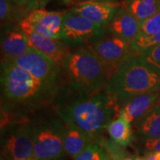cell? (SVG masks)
I'll use <instances>...</instances> for the list:
<instances>
[{"label": "cell", "instance_id": "obj_1", "mask_svg": "<svg viewBox=\"0 0 160 160\" xmlns=\"http://www.w3.org/2000/svg\"><path fill=\"white\" fill-rule=\"evenodd\" d=\"M1 85L5 105L35 110L44 107L55 99L58 83L39 79L26 70L8 59L1 61Z\"/></svg>", "mask_w": 160, "mask_h": 160}, {"label": "cell", "instance_id": "obj_2", "mask_svg": "<svg viewBox=\"0 0 160 160\" xmlns=\"http://www.w3.org/2000/svg\"><path fill=\"white\" fill-rule=\"evenodd\" d=\"M117 111L115 103L107 93H85L62 104L57 113L64 122L74 125L93 140L99 136Z\"/></svg>", "mask_w": 160, "mask_h": 160}, {"label": "cell", "instance_id": "obj_3", "mask_svg": "<svg viewBox=\"0 0 160 160\" xmlns=\"http://www.w3.org/2000/svg\"><path fill=\"white\" fill-rule=\"evenodd\" d=\"M160 88V75L140 61L139 53L121 66L110 78L105 92L117 111L137 96Z\"/></svg>", "mask_w": 160, "mask_h": 160}, {"label": "cell", "instance_id": "obj_4", "mask_svg": "<svg viewBox=\"0 0 160 160\" xmlns=\"http://www.w3.org/2000/svg\"><path fill=\"white\" fill-rule=\"evenodd\" d=\"M64 70L73 86L84 93L102 92L110 79L105 66L89 46L71 52Z\"/></svg>", "mask_w": 160, "mask_h": 160}, {"label": "cell", "instance_id": "obj_5", "mask_svg": "<svg viewBox=\"0 0 160 160\" xmlns=\"http://www.w3.org/2000/svg\"><path fill=\"white\" fill-rule=\"evenodd\" d=\"M31 125L34 160H59L65 153L64 122L50 119Z\"/></svg>", "mask_w": 160, "mask_h": 160}, {"label": "cell", "instance_id": "obj_6", "mask_svg": "<svg viewBox=\"0 0 160 160\" xmlns=\"http://www.w3.org/2000/svg\"><path fill=\"white\" fill-rule=\"evenodd\" d=\"M89 47L105 66L110 78L122 65L138 53L132 49L131 44L113 35L100 37L91 42Z\"/></svg>", "mask_w": 160, "mask_h": 160}, {"label": "cell", "instance_id": "obj_7", "mask_svg": "<svg viewBox=\"0 0 160 160\" xmlns=\"http://www.w3.org/2000/svg\"><path fill=\"white\" fill-rule=\"evenodd\" d=\"M2 132L1 160H34L30 124L13 126Z\"/></svg>", "mask_w": 160, "mask_h": 160}, {"label": "cell", "instance_id": "obj_8", "mask_svg": "<svg viewBox=\"0 0 160 160\" xmlns=\"http://www.w3.org/2000/svg\"><path fill=\"white\" fill-rule=\"evenodd\" d=\"M105 28L73 11L65 12L61 30V40L68 46L93 42L102 37Z\"/></svg>", "mask_w": 160, "mask_h": 160}, {"label": "cell", "instance_id": "obj_9", "mask_svg": "<svg viewBox=\"0 0 160 160\" xmlns=\"http://www.w3.org/2000/svg\"><path fill=\"white\" fill-rule=\"evenodd\" d=\"M65 13L48 11L45 9L36 10L30 12L18 26L25 33L35 32L46 37L61 40V30Z\"/></svg>", "mask_w": 160, "mask_h": 160}, {"label": "cell", "instance_id": "obj_10", "mask_svg": "<svg viewBox=\"0 0 160 160\" xmlns=\"http://www.w3.org/2000/svg\"><path fill=\"white\" fill-rule=\"evenodd\" d=\"M10 61L38 79L51 83H58L59 74L62 71L48 57L33 48H31L25 55Z\"/></svg>", "mask_w": 160, "mask_h": 160}, {"label": "cell", "instance_id": "obj_11", "mask_svg": "<svg viewBox=\"0 0 160 160\" xmlns=\"http://www.w3.org/2000/svg\"><path fill=\"white\" fill-rule=\"evenodd\" d=\"M124 5L119 0H84L70 11L105 28Z\"/></svg>", "mask_w": 160, "mask_h": 160}, {"label": "cell", "instance_id": "obj_12", "mask_svg": "<svg viewBox=\"0 0 160 160\" xmlns=\"http://www.w3.org/2000/svg\"><path fill=\"white\" fill-rule=\"evenodd\" d=\"M25 34L31 48L42 52L54 62L58 67L64 69L68 56L71 53L68 45L62 40L46 37L35 32H28Z\"/></svg>", "mask_w": 160, "mask_h": 160}, {"label": "cell", "instance_id": "obj_13", "mask_svg": "<svg viewBox=\"0 0 160 160\" xmlns=\"http://www.w3.org/2000/svg\"><path fill=\"white\" fill-rule=\"evenodd\" d=\"M140 28L141 25L137 19L124 5L105 26V30L111 35L119 37L131 45L139 36Z\"/></svg>", "mask_w": 160, "mask_h": 160}, {"label": "cell", "instance_id": "obj_14", "mask_svg": "<svg viewBox=\"0 0 160 160\" xmlns=\"http://www.w3.org/2000/svg\"><path fill=\"white\" fill-rule=\"evenodd\" d=\"M160 105V88L137 96L120 108L119 112L134 122ZM118 112V113H119Z\"/></svg>", "mask_w": 160, "mask_h": 160}, {"label": "cell", "instance_id": "obj_15", "mask_svg": "<svg viewBox=\"0 0 160 160\" xmlns=\"http://www.w3.org/2000/svg\"><path fill=\"white\" fill-rule=\"evenodd\" d=\"M27 35L19 28L7 31L1 38L2 59L13 60L25 55L31 49Z\"/></svg>", "mask_w": 160, "mask_h": 160}, {"label": "cell", "instance_id": "obj_16", "mask_svg": "<svg viewBox=\"0 0 160 160\" xmlns=\"http://www.w3.org/2000/svg\"><path fill=\"white\" fill-rule=\"evenodd\" d=\"M93 141L87 133L77 127L64 122V147L65 153L71 157L75 158Z\"/></svg>", "mask_w": 160, "mask_h": 160}, {"label": "cell", "instance_id": "obj_17", "mask_svg": "<svg viewBox=\"0 0 160 160\" xmlns=\"http://www.w3.org/2000/svg\"><path fill=\"white\" fill-rule=\"evenodd\" d=\"M106 131L112 141L123 148L131 145L133 140L131 122L126 119L121 112L118 113L115 119L110 122L106 127Z\"/></svg>", "mask_w": 160, "mask_h": 160}, {"label": "cell", "instance_id": "obj_18", "mask_svg": "<svg viewBox=\"0 0 160 160\" xmlns=\"http://www.w3.org/2000/svg\"><path fill=\"white\" fill-rule=\"evenodd\" d=\"M139 134L145 139L160 138V107L153 108L144 117L134 122Z\"/></svg>", "mask_w": 160, "mask_h": 160}, {"label": "cell", "instance_id": "obj_19", "mask_svg": "<svg viewBox=\"0 0 160 160\" xmlns=\"http://www.w3.org/2000/svg\"><path fill=\"white\" fill-rule=\"evenodd\" d=\"M125 5L142 25L159 11L160 0H130Z\"/></svg>", "mask_w": 160, "mask_h": 160}, {"label": "cell", "instance_id": "obj_20", "mask_svg": "<svg viewBox=\"0 0 160 160\" xmlns=\"http://www.w3.org/2000/svg\"><path fill=\"white\" fill-rule=\"evenodd\" d=\"M30 11L13 0H0V20L2 28L18 24L29 14Z\"/></svg>", "mask_w": 160, "mask_h": 160}, {"label": "cell", "instance_id": "obj_21", "mask_svg": "<svg viewBox=\"0 0 160 160\" xmlns=\"http://www.w3.org/2000/svg\"><path fill=\"white\" fill-rule=\"evenodd\" d=\"M96 140L99 142L108 152L110 160H139V157L129 153L123 147L117 145L111 139L108 140L99 137Z\"/></svg>", "mask_w": 160, "mask_h": 160}, {"label": "cell", "instance_id": "obj_22", "mask_svg": "<svg viewBox=\"0 0 160 160\" xmlns=\"http://www.w3.org/2000/svg\"><path fill=\"white\" fill-rule=\"evenodd\" d=\"M73 160H110V157L102 145L97 140H93Z\"/></svg>", "mask_w": 160, "mask_h": 160}, {"label": "cell", "instance_id": "obj_23", "mask_svg": "<svg viewBox=\"0 0 160 160\" xmlns=\"http://www.w3.org/2000/svg\"><path fill=\"white\" fill-rule=\"evenodd\" d=\"M140 61L160 75V44L139 53Z\"/></svg>", "mask_w": 160, "mask_h": 160}, {"label": "cell", "instance_id": "obj_24", "mask_svg": "<svg viewBox=\"0 0 160 160\" xmlns=\"http://www.w3.org/2000/svg\"><path fill=\"white\" fill-rule=\"evenodd\" d=\"M160 44V32L151 36H138L131 44L133 51L139 53L145 50Z\"/></svg>", "mask_w": 160, "mask_h": 160}, {"label": "cell", "instance_id": "obj_25", "mask_svg": "<svg viewBox=\"0 0 160 160\" xmlns=\"http://www.w3.org/2000/svg\"><path fill=\"white\" fill-rule=\"evenodd\" d=\"M159 32H160V10L141 25L139 36H151Z\"/></svg>", "mask_w": 160, "mask_h": 160}, {"label": "cell", "instance_id": "obj_26", "mask_svg": "<svg viewBox=\"0 0 160 160\" xmlns=\"http://www.w3.org/2000/svg\"><path fill=\"white\" fill-rule=\"evenodd\" d=\"M15 3L25 8L30 11L44 9L51 0H13Z\"/></svg>", "mask_w": 160, "mask_h": 160}, {"label": "cell", "instance_id": "obj_27", "mask_svg": "<svg viewBox=\"0 0 160 160\" xmlns=\"http://www.w3.org/2000/svg\"><path fill=\"white\" fill-rule=\"evenodd\" d=\"M145 147L148 151L160 152V138L159 139H146Z\"/></svg>", "mask_w": 160, "mask_h": 160}, {"label": "cell", "instance_id": "obj_28", "mask_svg": "<svg viewBox=\"0 0 160 160\" xmlns=\"http://www.w3.org/2000/svg\"><path fill=\"white\" fill-rule=\"evenodd\" d=\"M139 160H158L155 152L148 151L143 157H139Z\"/></svg>", "mask_w": 160, "mask_h": 160}, {"label": "cell", "instance_id": "obj_29", "mask_svg": "<svg viewBox=\"0 0 160 160\" xmlns=\"http://www.w3.org/2000/svg\"><path fill=\"white\" fill-rule=\"evenodd\" d=\"M60 1L62 2H63L64 4H65V5H76L77 4L81 2H82L83 0H60Z\"/></svg>", "mask_w": 160, "mask_h": 160}, {"label": "cell", "instance_id": "obj_30", "mask_svg": "<svg viewBox=\"0 0 160 160\" xmlns=\"http://www.w3.org/2000/svg\"><path fill=\"white\" fill-rule=\"evenodd\" d=\"M156 153V156H157V159L160 160V152H155Z\"/></svg>", "mask_w": 160, "mask_h": 160}, {"label": "cell", "instance_id": "obj_31", "mask_svg": "<svg viewBox=\"0 0 160 160\" xmlns=\"http://www.w3.org/2000/svg\"><path fill=\"white\" fill-rule=\"evenodd\" d=\"M122 1H124L125 2H128V1H130V0H122Z\"/></svg>", "mask_w": 160, "mask_h": 160}, {"label": "cell", "instance_id": "obj_32", "mask_svg": "<svg viewBox=\"0 0 160 160\" xmlns=\"http://www.w3.org/2000/svg\"><path fill=\"white\" fill-rule=\"evenodd\" d=\"M159 107H160V105H159Z\"/></svg>", "mask_w": 160, "mask_h": 160}]
</instances>
